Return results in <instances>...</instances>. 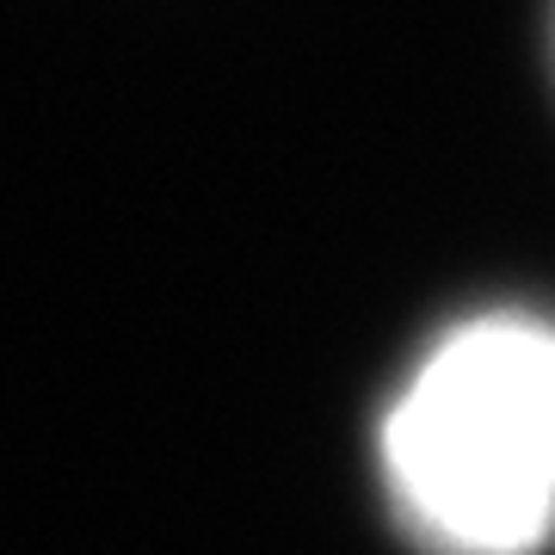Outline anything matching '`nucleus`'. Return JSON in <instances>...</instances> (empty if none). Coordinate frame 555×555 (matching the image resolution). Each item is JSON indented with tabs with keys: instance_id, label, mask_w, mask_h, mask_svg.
Instances as JSON below:
<instances>
[{
	"instance_id": "obj_1",
	"label": "nucleus",
	"mask_w": 555,
	"mask_h": 555,
	"mask_svg": "<svg viewBox=\"0 0 555 555\" xmlns=\"http://www.w3.org/2000/svg\"><path fill=\"white\" fill-rule=\"evenodd\" d=\"M383 488L426 555H537L555 537V321L476 315L383 414Z\"/></svg>"
}]
</instances>
